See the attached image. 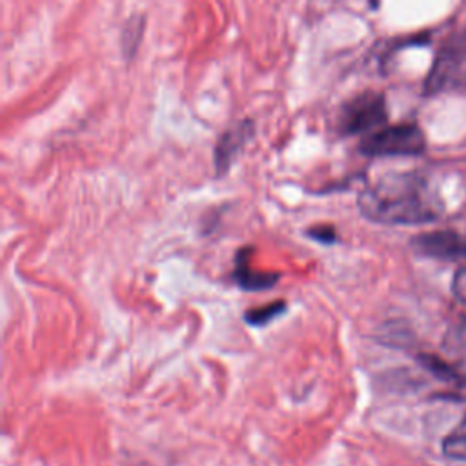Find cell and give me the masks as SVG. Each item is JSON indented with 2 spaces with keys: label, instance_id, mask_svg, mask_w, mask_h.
Segmentation results:
<instances>
[{
  "label": "cell",
  "instance_id": "9",
  "mask_svg": "<svg viewBox=\"0 0 466 466\" xmlns=\"http://www.w3.org/2000/svg\"><path fill=\"white\" fill-rule=\"evenodd\" d=\"M417 362L428 373H431L435 379H439L442 382H450V384H461L459 371L444 359H441L437 355H430V353H420V355H417Z\"/></svg>",
  "mask_w": 466,
  "mask_h": 466
},
{
  "label": "cell",
  "instance_id": "12",
  "mask_svg": "<svg viewBox=\"0 0 466 466\" xmlns=\"http://www.w3.org/2000/svg\"><path fill=\"white\" fill-rule=\"evenodd\" d=\"M308 237L317 242H322V244H333V242H337V229L328 224L313 226L311 229H308Z\"/></svg>",
  "mask_w": 466,
  "mask_h": 466
},
{
  "label": "cell",
  "instance_id": "10",
  "mask_svg": "<svg viewBox=\"0 0 466 466\" xmlns=\"http://www.w3.org/2000/svg\"><path fill=\"white\" fill-rule=\"evenodd\" d=\"M442 453L453 461L466 462V415L459 424L442 439Z\"/></svg>",
  "mask_w": 466,
  "mask_h": 466
},
{
  "label": "cell",
  "instance_id": "1",
  "mask_svg": "<svg viewBox=\"0 0 466 466\" xmlns=\"http://www.w3.org/2000/svg\"><path fill=\"white\" fill-rule=\"evenodd\" d=\"M362 217L377 224L411 226L433 222L442 204L428 180L417 173H390L359 193Z\"/></svg>",
  "mask_w": 466,
  "mask_h": 466
},
{
  "label": "cell",
  "instance_id": "11",
  "mask_svg": "<svg viewBox=\"0 0 466 466\" xmlns=\"http://www.w3.org/2000/svg\"><path fill=\"white\" fill-rule=\"evenodd\" d=\"M286 311V302L284 300H277V302H271V304H266L262 308H255V309H249L246 311L244 315V320L249 324V326H266L269 324L273 319H277L279 315H282Z\"/></svg>",
  "mask_w": 466,
  "mask_h": 466
},
{
  "label": "cell",
  "instance_id": "2",
  "mask_svg": "<svg viewBox=\"0 0 466 466\" xmlns=\"http://www.w3.org/2000/svg\"><path fill=\"white\" fill-rule=\"evenodd\" d=\"M462 87H466V31H455L441 44L428 71L424 91L437 95Z\"/></svg>",
  "mask_w": 466,
  "mask_h": 466
},
{
  "label": "cell",
  "instance_id": "4",
  "mask_svg": "<svg viewBox=\"0 0 466 466\" xmlns=\"http://www.w3.org/2000/svg\"><path fill=\"white\" fill-rule=\"evenodd\" d=\"M388 118L386 98L382 93L366 91L351 98L339 115V129L344 135H357L379 129Z\"/></svg>",
  "mask_w": 466,
  "mask_h": 466
},
{
  "label": "cell",
  "instance_id": "5",
  "mask_svg": "<svg viewBox=\"0 0 466 466\" xmlns=\"http://www.w3.org/2000/svg\"><path fill=\"white\" fill-rule=\"evenodd\" d=\"M415 253L439 260H466V235L453 229L419 233L411 238Z\"/></svg>",
  "mask_w": 466,
  "mask_h": 466
},
{
  "label": "cell",
  "instance_id": "13",
  "mask_svg": "<svg viewBox=\"0 0 466 466\" xmlns=\"http://www.w3.org/2000/svg\"><path fill=\"white\" fill-rule=\"evenodd\" d=\"M451 289H453V295L457 297V300L466 306V268H461L455 273L453 282H451Z\"/></svg>",
  "mask_w": 466,
  "mask_h": 466
},
{
  "label": "cell",
  "instance_id": "6",
  "mask_svg": "<svg viewBox=\"0 0 466 466\" xmlns=\"http://www.w3.org/2000/svg\"><path fill=\"white\" fill-rule=\"evenodd\" d=\"M255 133V124L249 118H244L226 129L215 146V169L217 175H224L240 149L249 142Z\"/></svg>",
  "mask_w": 466,
  "mask_h": 466
},
{
  "label": "cell",
  "instance_id": "8",
  "mask_svg": "<svg viewBox=\"0 0 466 466\" xmlns=\"http://www.w3.org/2000/svg\"><path fill=\"white\" fill-rule=\"evenodd\" d=\"M144 27H146V18L144 15H133L127 18L124 29H122V53L126 56V60H131L142 42V35H144Z\"/></svg>",
  "mask_w": 466,
  "mask_h": 466
},
{
  "label": "cell",
  "instance_id": "7",
  "mask_svg": "<svg viewBox=\"0 0 466 466\" xmlns=\"http://www.w3.org/2000/svg\"><path fill=\"white\" fill-rule=\"evenodd\" d=\"M248 248L240 249L235 258V271L233 279L235 282L248 291H262L273 288L280 280V273L275 271H253L248 264Z\"/></svg>",
  "mask_w": 466,
  "mask_h": 466
},
{
  "label": "cell",
  "instance_id": "3",
  "mask_svg": "<svg viewBox=\"0 0 466 466\" xmlns=\"http://www.w3.org/2000/svg\"><path fill=\"white\" fill-rule=\"evenodd\" d=\"M424 149L426 138L417 124L379 127L360 142V151L368 157H408L420 155Z\"/></svg>",
  "mask_w": 466,
  "mask_h": 466
}]
</instances>
